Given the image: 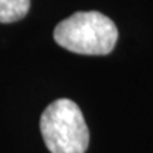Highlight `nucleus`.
<instances>
[{"mask_svg": "<svg viewBox=\"0 0 153 153\" xmlns=\"http://www.w3.org/2000/svg\"><path fill=\"white\" fill-rule=\"evenodd\" d=\"M55 43L75 54L106 55L115 48L118 28L99 11H76L57 24Z\"/></svg>", "mask_w": 153, "mask_h": 153, "instance_id": "obj_1", "label": "nucleus"}, {"mask_svg": "<svg viewBox=\"0 0 153 153\" xmlns=\"http://www.w3.org/2000/svg\"><path fill=\"white\" fill-rule=\"evenodd\" d=\"M44 143L51 153H85L89 132L79 106L67 98L57 99L40 119Z\"/></svg>", "mask_w": 153, "mask_h": 153, "instance_id": "obj_2", "label": "nucleus"}, {"mask_svg": "<svg viewBox=\"0 0 153 153\" xmlns=\"http://www.w3.org/2000/svg\"><path fill=\"white\" fill-rule=\"evenodd\" d=\"M30 0H0V23H14L27 16Z\"/></svg>", "mask_w": 153, "mask_h": 153, "instance_id": "obj_3", "label": "nucleus"}]
</instances>
